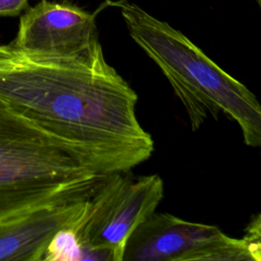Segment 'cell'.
<instances>
[{
	"label": "cell",
	"instance_id": "5b68a950",
	"mask_svg": "<svg viewBox=\"0 0 261 261\" xmlns=\"http://www.w3.org/2000/svg\"><path fill=\"white\" fill-rule=\"evenodd\" d=\"M256 261L247 241L215 225L152 213L128 237L122 261Z\"/></svg>",
	"mask_w": 261,
	"mask_h": 261
},
{
	"label": "cell",
	"instance_id": "52a82bcc",
	"mask_svg": "<svg viewBox=\"0 0 261 261\" xmlns=\"http://www.w3.org/2000/svg\"><path fill=\"white\" fill-rule=\"evenodd\" d=\"M94 192L0 219V261H42L53 236L82 219Z\"/></svg>",
	"mask_w": 261,
	"mask_h": 261
},
{
	"label": "cell",
	"instance_id": "8992f818",
	"mask_svg": "<svg viewBox=\"0 0 261 261\" xmlns=\"http://www.w3.org/2000/svg\"><path fill=\"white\" fill-rule=\"evenodd\" d=\"M96 14L65 0H41L20 16L16 37L10 44L34 57L83 55L99 44Z\"/></svg>",
	"mask_w": 261,
	"mask_h": 261
},
{
	"label": "cell",
	"instance_id": "277c9868",
	"mask_svg": "<svg viewBox=\"0 0 261 261\" xmlns=\"http://www.w3.org/2000/svg\"><path fill=\"white\" fill-rule=\"evenodd\" d=\"M128 172L105 175L91 196L76 227L82 261H122L128 237L163 199L164 184L158 174Z\"/></svg>",
	"mask_w": 261,
	"mask_h": 261
},
{
	"label": "cell",
	"instance_id": "3957f363",
	"mask_svg": "<svg viewBox=\"0 0 261 261\" xmlns=\"http://www.w3.org/2000/svg\"><path fill=\"white\" fill-rule=\"evenodd\" d=\"M103 176L79 163L0 98V219L91 194Z\"/></svg>",
	"mask_w": 261,
	"mask_h": 261
},
{
	"label": "cell",
	"instance_id": "7a4b0ae2",
	"mask_svg": "<svg viewBox=\"0 0 261 261\" xmlns=\"http://www.w3.org/2000/svg\"><path fill=\"white\" fill-rule=\"evenodd\" d=\"M119 8L130 38L157 64L182 103L192 130L219 113L234 120L249 147L261 145V106L256 96L208 57L181 32L135 3Z\"/></svg>",
	"mask_w": 261,
	"mask_h": 261
},
{
	"label": "cell",
	"instance_id": "30bf717a",
	"mask_svg": "<svg viewBox=\"0 0 261 261\" xmlns=\"http://www.w3.org/2000/svg\"><path fill=\"white\" fill-rule=\"evenodd\" d=\"M254 1H255L259 6H261V0H254Z\"/></svg>",
	"mask_w": 261,
	"mask_h": 261
},
{
	"label": "cell",
	"instance_id": "9c48e42d",
	"mask_svg": "<svg viewBox=\"0 0 261 261\" xmlns=\"http://www.w3.org/2000/svg\"><path fill=\"white\" fill-rule=\"evenodd\" d=\"M29 0H0V16H16L28 8Z\"/></svg>",
	"mask_w": 261,
	"mask_h": 261
},
{
	"label": "cell",
	"instance_id": "ba28073f",
	"mask_svg": "<svg viewBox=\"0 0 261 261\" xmlns=\"http://www.w3.org/2000/svg\"><path fill=\"white\" fill-rule=\"evenodd\" d=\"M80 221L72 226L58 230L53 236L44 252L42 261H82L83 248L76 233Z\"/></svg>",
	"mask_w": 261,
	"mask_h": 261
},
{
	"label": "cell",
	"instance_id": "6da1fadb",
	"mask_svg": "<svg viewBox=\"0 0 261 261\" xmlns=\"http://www.w3.org/2000/svg\"><path fill=\"white\" fill-rule=\"evenodd\" d=\"M0 98L96 174L130 171L154 152L136 114L138 95L100 43L71 58L0 45Z\"/></svg>",
	"mask_w": 261,
	"mask_h": 261
}]
</instances>
